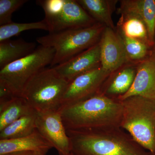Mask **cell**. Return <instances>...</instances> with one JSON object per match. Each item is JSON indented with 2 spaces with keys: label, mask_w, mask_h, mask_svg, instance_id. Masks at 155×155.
I'll return each mask as SVG.
<instances>
[{
  "label": "cell",
  "mask_w": 155,
  "mask_h": 155,
  "mask_svg": "<svg viewBox=\"0 0 155 155\" xmlns=\"http://www.w3.org/2000/svg\"><path fill=\"white\" fill-rule=\"evenodd\" d=\"M66 130L121 127V101L102 94L61 108L59 110Z\"/></svg>",
  "instance_id": "obj_1"
},
{
  "label": "cell",
  "mask_w": 155,
  "mask_h": 155,
  "mask_svg": "<svg viewBox=\"0 0 155 155\" xmlns=\"http://www.w3.org/2000/svg\"><path fill=\"white\" fill-rule=\"evenodd\" d=\"M73 155H150L121 127L68 130Z\"/></svg>",
  "instance_id": "obj_2"
},
{
  "label": "cell",
  "mask_w": 155,
  "mask_h": 155,
  "mask_svg": "<svg viewBox=\"0 0 155 155\" xmlns=\"http://www.w3.org/2000/svg\"><path fill=\"white\" fill-rule=\"evenodd\" d=\"M121 102L120 127L143 149L155 155V101L133 96Z\"/></svg>",
  "instance_id": "obj_3"
},
{
  "label": "cell",
  "mask_w": 155,
  "mask_h": 155,
  "mask_svg": "<svg viewBox=\"0 0 155 155\" xmlns=\"http://www.w3.org/2000/svg\"><path fill=\"white\" fill-rule=\"evenodd\" d=\"M106 26L101 23L84 28L68 29L40 37V45L52 48L54 56L50 67L69 61L99 42Z\"/></svg>",
  "instance_id": "obj_4"
},
{
  "label": "cell",
  "mask_w": 155,
  "mask_h": 155,
  "mask_svg": "<svg viewBox=\"0 0 155 155\" xmlns=\"http://www.w3.org/2000/svg\"><path fill=\"white\" fill-rule=\"evenodd\" d=\"M69 82L54 67L45 68L33 76L22 97L36 111H59Z\"/></svg>",
  "instance_id": "obj_5"
},
{
  "label": "cell",
  "mask_w": 155,
  "mask_h": 155,
  "mask_svg": "<svg viewBox=\"0 0 155 155\" xmlns=\"http://www.w3.org/2000/svg\"><path fill=\"white\" fill-rule=\"evenodd\" d=\"M54 54L53 48L40 46L30 54L1 69L0 82L5 84L15 96L22 97L29 81L51 65Z\"/></svg>",
  "instance_id": "obj_6"
},
{
  "label": "cell",
  "mask_w": 155,
  "mask_h": 155,
  "mask_svg": "<svg viewBox=\"0 0 155 155\" xmlns=\"http://www.w3.org/2000/svg\"><path fill=\"white\" fill-rule=\"evenodd\" d=\"M44 11L49 33L89 27L97 23L77 0H39Z\"/></svg>",
  "instance_id": "obj_7"
},
{
  "label": "cell",
  "mask_w": 155,
  "mask_h": 155,
  "mask_svg": "<svg viewBox=\"0 0 155 155\" xmlns=\"http://www.w3.org/2000/svg\"><path fill=\"white\" fill-rule=\"evenodd\" d=\"M111 73L101 67L75 78L68 84L62 100L61 109L98 94Z\"/></svg>",
  "instance_id": "obj_8"
},
{
  "label": "cell",
  "mask_w": 155,
  "mask_h": 155,
  "mask_svg": "<svg viewBox=\"0 0 155 155\" xmlns=\"http://www.w3.org/2000/svg\"><path fill=\"white\" fill-rule=\"evenodd\" d=\"M36 129L58 151V155H72L70 139L59 111H36Z\"/></svg>",
  "instance_id": "obj_9"
},
{
  "label": "cell",
  "mask_w": 155,
  "mask_h": 155,
  "mask_svg": "<svg viewBox=\"0 0 155 155\" xmlns=\"http://www.w3.org/2000/svg\"><path fill=\"white\" fill-rule=\"evenodd\" d=\"M101 66L113 73L126 64H130L124 41L117 32L106 27L99 41Z\"/></svg>",
  "instance_id": "obj_10"
},
{
  "label": "cell",
  "mask_w": 155,
  "mask_h": 155,
  "mask_svg": "<svg viewBox=\"0 0 155 155\" xmlns=\"http://www.w3.org/2000/svg\"><path fill=\"white\" fill-rule=\"evenodd\" d=\"M101 66L99 42L74 58L54 67L68 82Z\"/></svg>",
  "instance_id": "obj_11"
},
{
  "label": "cell",
  "mask_w": 155,
  "mask_h": 155,
  "mask_svg": "<svg viewBox=\"0 0 155 155\" xmlns=\"http://www.w3.org/2000/svg\"><path fill=\"white\" fill-rule=\"evenodd\" d=\"M133 96L155 101V61L151 57L137 64L136 75L132 86L117 99L122 101Z\"/></svg>",
  "instance_id": "obj_12"
},
{
  "label": "cell",
  "mask_w": 155,
  "mask_h": 155,
  "mask_svg": "<svg viewBox=\"0 0 155 155\" xmlns=\"http://www.w3.org/2000/svg\"><path fill=\"white\" fill-rule=\"evenodd\" d=\"M118 14L132 15L139 18L146 25L150 43H154L155 36V0L120 1Z\"/></svg>",
  "instance_id": "obj_13"
},
{
  "label": "cell",
  "mask_w": 155,
  "mask_h": 155,
  "mask_svg": "<svg viewBox=\"0 0 155 155\" xmlns=\"http://www.w3.org/2000/svg\"><path fill=\"white\" fill-rule=\"evenodd\" d=\"M137 65L126 64L111 73L99 93L116 99L124 95L133 84L136 75Z\"/></svg>",
  "instance_id": "obj_14"
},
{
  "label": "cell",
  "mask_w": 155,
  "mask_h": 155,
  "mask_svg": "<svg viewBox=\"0 0 155 155\" xmlns=\"http://www.w3.org/2000/svg\"><path fill=\"white\" fill-rule=\"evenodd\" d=\"M52 147L36 130L29 134L19 138L0 140V155L28 150L48 151Z\"/></svg>",
  "instance_id": "obj_15"
},
{
  "label": "cell",
  "mask_w": 155,
  "mask_h": 155,
  "mask_svg": "<svg viewBox=\"0 0 155 155\" xmlns=\"http://www.w3.org/2000/svg\"><path fill=\"white\" fill-rule=\"evenodd\" d=\"M83 8L97 22L106 27L116 30L112 19L118 1L112 0H77Z\"/></svg>",
  "instance_id": "obj_16"
},
{
  "label": "cell",
  "mask_w": 155,
  "mask_h": 155,
  "mask_svg": "<svg viewBox=\"0 0 155 155\" xmlns=\"http://www.w3.org/2000/svg\"><path fill=\"white\" fill-rule=\"evenodd\" d=\"M35 42L22 39L7 40L0 42V69L28 56L36 49Z\"/></svg>",
  "instance_id": "obj_17"
},
{
  "label": "cell",
  "mask_w": 155,
  "mask_h": 155,
  "mask_svg": "<svg viewBox=\"0 0 155 155\" xmlns=\"http://www.w3.org/2000/svg\"><path fill=\"white\" fill-rule=\"evenodd\" d=\"M116 30L119 34L137 40L151 47L147 29L144 22L139 18L127 14H121Z\"/></svg>",
  "instance_id": "obj_18"
},
{
  "label": "cell",
  "mask_w": 155,
  "mask_h": 155,
  "mask_svg": "<svg viewBox=\"0 0 155 155\" xmlns=\"http://www.w3.org/2000/svg\"><path fill=\"white\" fill-rule=\"evenodd\" d=\"M35 110L25 99L16 97L8 103L0 106V131L22 116Z\"/></svg>",
  "instance_id": "obj_19"
},
{
  "label": "cell",
  "mask_w": 155,
  "mask_h": 155,
  "mask_svg": "<svg viewBox=\"0 0 155 155\" xmlns=\"http://www.w3.org/2000/svg\"><path fill=\"white\" fill-rule=\"evenodd\" d=\"M36 111L22 116L0 131V140L26 136L36 130Z\"/></svg>",
  "instance_id": "obj_20"
},
{
  "label": "cell",
  "mask_w": 155,
  "mask_h": 155,
  "mask_svg": "<svg viewBox=\"0 0 155 155\" xmlns=\"http://www.w3.org/2000/svg\"><path fill=\"white\" fill-rule=\"evenodd\" d=\"M41 29L49 31V27L45 19L38 22L28 23H17L12 22L6 25H0V42L18 35L25 31Z\"/></svg>",
  "instance_id": "obj_21"
},
{
  "label": "cell",
  "mask_w": 155,
  "mask_h": 155,
  "mask_svg": "<svg viewBox=\"0 0 155 155\" xmlns=\"http://www.w3.org/2000/svg\"><path fill=\"white\" fill-rule=\"evenodd\" d=\"M119 35L124 41L129 64H137L147 58L150 48L147 45L137 40Z\"/></svg>",
  "instance_id": "obj_22"
},
{
  "label": "cell",
  "mask_w": 155,
  "mask_h": 155,
  "mask_svg": "<svg viewBox=\"0 0 155 155\" xmlns=\"http://www.w3.org/2000/svg\"><path fill=\"white\" fill-rule=\"evenodd\" d=\"M28 2L27 0H0V25L13 22L12 14Z\"/></svg>",
  "instance_id": "obj_23"
},
{
  "label": "cell",
  "mask_w": 155,
  "mask_h": 155,
  "mask_svg": "<svg viewBox=\"0 0 155 155\" xmlns=\"http://www.w3.org/2000/svg\"><path fill=\"white\" fill-rule=\"evenodd\" d=\"M16 97L5 84L0 82V106L5 104Z\"/></svg>",
  "instance_id": "obj_24"
},
{
  "label": "cell",
  "mask_w": 155,
  "mask_h": 155,
  "mask_svg": "<svg viewBox=\"0 0 155 155\" xmlns=\"http://www.w3.org/2000/svg\"><path fill=\"white\" fill-rule=\"evenodd\" d=\"M48 151L28 150L15 152L2 155H46Z\"/></svg>",
  "instance_id": "obj_25"
},
{
  "label": "cell",
  "mask_w": 155,
  "mask_h": 155,
  "mask_svg": "<svg viewBox=\"0 0 155 155\" xmlns=\"http://www.w3.org/2000/svg\"><path fill=\"white\" fill-rule=\"evenodd\" d=\"M152 58H153V59H154V60L155 61V50L154 51V54L153 55V56H151Z\"/></svg>",
  "instance_id": "obj_26"
},
{
  "label": "cell",
  "mask_w": 155,
  "mask_h": 155,
  "mask_svg": "<svg viewBox=\"0 0 155 155\" xmlns=\"http://www.w3.org/2000/svg\"><path fill=\"white\" fill-rule=\"evenodd\" d=\"M150 155H153V154H150Z\"/></svg>",
  "instance_id": "obj_27"
},
{
  "label": "cell",
  "mask_w": 155,
  "mask_h": 155,
  "mask_svg": "<svg viewBox=\"0 0 155 155\" xmlns=\"http://www.w3.org/2000/svg\"><path fill=\"white\" fill-rule=\"evenodd\" d=\"M72 155H73V154H72Z\"/></svg>",
  "instance_id": "obj_28"
}]
</instances>
